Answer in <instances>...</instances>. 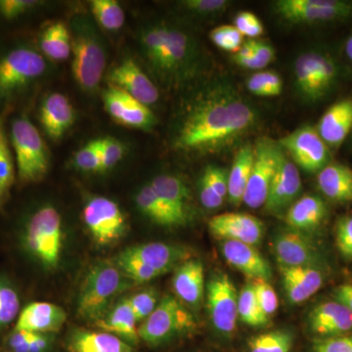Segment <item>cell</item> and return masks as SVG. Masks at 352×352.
Instances as JSON below:
<instances>
[{
  "mask_svg": "<svg viewBox=\"0 0 352 352\" xmlns=\"http://www.w3.org/2000/svg\"><path fill=\"white\" fill-rule=\"evenodd\" d=\"M258 124V112L227 80L206 83L183 102L171 129V147L184 154L229 149Z\"/></svg>",
  "mask_w": 352,
  "mask_h": 352,
  "instance_id": "1",
  "label": "cell"
},
{
  "mask_svg": "<svg viewBox=\"0 0 352 352\" xmlns=\"http://www.w3.org/2000/svg\"><path fill=\"white\" fill-rule=\"evenodd\" d=\"M139 54L154 80L168 89H179L204 71L205 55L186 28L166 19L150 20L138 28Z\"/></svg>",
  "mask_w": 352,
  "mask_h": 352,
  "instance_id": "2",
  "label": "cell"
},
{
  "mask_svg": "<svg viewBox=\"0 0 352 352\" xmlns=\"http://www.w3.org/2000/svg\"><path fill=\"white\" fill-rule=\"evenodd\" d=\"M72 41V72L78 87L94 94L107 67V44L98 25L87 14L78 13L69 25Z\"/></svg>",
  "mask_w": 352,
  "mask_h": 352,
  "instance_id": "3",
  "label": "cell"
},
{
  "mask_svg": "<svg viewBox=\"0 0 352 352\" xmlns=\"http://www.w3.org/2000/svg\"><path fill=\"white\" fill-rule=\"evenodd\" d=\"M46 58L30 44L19 43L0 53V105H7L43 78Z\"/></svg>",
  "mask_w": 352,
  "mask_h": 352,
  "instance_id": "4",
  "label": "cell"
},
{
  "mask_svg": "<svg viewBox=\"0 0 352 352\" xmlns=\"http://www.w3.org/2000/svg\"><path fill=\"white\" fill-rule=\"evenodd\" d=\"M8 138L19 182H41L50 168V151L38 127L27 116H17L11 120Z\"/></svg>",
  "mask_w": 352,
  "mask_h": 352,
  "instance_id": "5",
  "label": "cell"
},
{
  "mask_svg": "<svg viewBox=\"0 0 352 352\" xmlns=\"http://www.w3.org/2000/svg\"><path fill=\"white\" fill-rule=\"evenodd\" d=\"M25 249L46 270H54L61 261L64 247L63 219L54 206L45 204L25 220Z\"/></svg>",
  "mask_w": 352,
  "mask_h": 352,
  "instance_id": "6",
  "label": "cell"
},
{
  "mask_svg": "<svg viewBox=\"0 0 352 352\" xmlns=\"http://www.w3.org/2000/svg\"><path fill=\"white\" fill-rule=\"evenodd\" d=\"M131 280L113 263H99L87 273L78 300V314L85 320L97 322L107 314L118 295L131 288Z\"/></svg>",
  "mask_w": 352,
  "mask_h": 352,
  "instance_id": "7",
  "label": "cell"
},
{
  "mask_svg": "<svg viewBox=\"0 0 352 352\" xmlns=\"http://www.w3.org/2000/svg\"><path fill=\"white\" fill-rule=\"evenodd\" d=\"M294 76L296 90L303 100L316 103L333 91L339 82L340 69L327 53L310 50L296 58Z\"/></svg>",
  "mask_w": 352,
  "mask_h": 352,
  "instance_id": "8",
  "label": "cell"
},
{
  "mask_svg": "<svg viewBox=\"0 0 352 352\" xmlns=\"http://www.w3.org/2000/svg\"><path fill=\"white\" fill-rule=\"evenodd\" d=\"M197 323L193 314L173 296H164L156 309L138 328L139 339L151 346H159L193 331Z\"/></svg>",
  "mask_w": 352,
  "mask_h": 352,
  "instance_id": "9",
  "label": "cell"
},
{
  "mask_svg": "<svg viewBox=\"0 0 352 352\" xmlns=\"http://www.w3.org/2000/svg\"><path fill=\"white\" fill-rule=\"evenodd\" d=\"M273 9L292 24H324L352 17V2L346 0H277Z\"/></svg>",
  "mask_w": 352,
  "mask_h": 352,
  "instance_id": "10",
  "label": "cell"
},
{
  "mask_svg": "<svg viewBox=\"0 0 352 352\" xmlns=\"http://www.w3.org/2000/svg\"><path fill=\"white\" fill-rule=\"evenodd\" d=\"M82 217L97 244H113L126 233V215L116 201L106 197L94 196L88 199L83 207Z\"/></svg>",
  "mask_w": 352,
  "mask_h": 352,
  "instance_id": "11",
  "label": "cell"
},
{
  "mask_svg": "<svg viewBox=\"0 0 352 352\" xmlns=\"http://www.w3.org/2000/svg\"><path fill=\"white\" fill-rule=\"evenodd\" d=\"M292 161L307 173H319L330 164L329 147L316 129L305 126L285 136L278 143Z\"/></svg>",
  "mask_w": 352,
  "mask_h": 352,
  "instance_id": "12",
  "label": "cell"
},
{
  "mask_svg": "<svg viewBox=\"0 0 352 352\" xmlns=\"http://www.w3.org/2000/svg\"><path fill=\"white\" fill-rule=\"evenodd\" d=\"M254 147V166L243 203L249 208H259L264 206L267 199L271 182L276 171L280 145L268 138H263L256 141Z\"/></svg>",
  "mask_w": 352,
  "mask_h": 352,
  "instance_id": "13",
  "label": "cell"
},
{
  "mask_svg": "<svg viewBox=\"0 0 352 352\" xmlns=\"http://www.w3.org/2000/svg\"><path fill=\"white\" fill-rule=\"evenodd\" d=\"M238 296L228 275L219 273L208 283V310L212 325L219 332L229 335L238 320Z\"/></svg>",
  "mask_w": 352,
  "mask_h": 352,
  "instance_id": "14",
  "label": "cell"
},
{
  "mask_svg": "<svg viewBox=\"0 0 352 352\" xmlns=\"http://www.w3.org/2000/svg\"><path fill=\"white\" fill-rule=\"evenodd\" d=\"M102 99L106 112L122 126L150 131L156 124L157 119L151 109L119 87L109 85L104 89Z\"/></svg>",
  "mask_w": 352,
  "mask_h": 352,
  "instance_id": "15",
  "label": "cell"
},
{
  "mask_svg": "<svg viewBox=\"0 0 352 352\" xmlns=\"http://www.w3.org/2000/svg\"><path fill=\"white\" fill-rule=\"evenodd\" d=\"M302 191V179L296 164L280 146L276 171L271 182L264 208L272 214H281L296 201Z\"/></svg>",
  "mask_w": 352,
  "mask_h": 352,
  "instance_id": "16",
  "label": "cell"
},
{
  "mask_svg": "<svg viewBox=\"0 0 352 352\" xmlns=\"http://www.w3.org/2000/svg\"><path fill=\"white\" fill-rule=\"evenodd\" d=\"M109 85L120 88L144 105L156 104L159 89L147 74L131 58H124L108 72Z\"/></svg>",
  "mask_w": 352,
  "mask_h": 352,
  "instance_id": "17",
  "label": "cell"
},
{
  "mask_svg": "<svg viewBox=\"0 0 352 352\" xmlns=\"http://www.w3.org/2000/svg\"><path fill=\"white\" fill-rule=\"evenodd\" d=\"M208 229L214 238L223 241H237L256 245L263 237V223L261 219L245 212H226L212 217Z\"/></svg>",
  "mask_w": 352,
  "mask_h": 352,
  "instance_id": "18",
  "label": "cell"
},
{
  "mask_svg": "<svg viewBox=\"0 0 352 352\" xmlns=\"http://www.w3.org/2000/svg\"><path fill=\"white\" fill-rule=\"evenodd\" d=\"M273 248L280 265L319 268L323 265L320 252L302 232L289 229L278 234Z\"/></svg>",
  "mask_w": 352,
  "mask_h": 352,
  "instance_id": "19",
  "label": "cell"
},
{
  "mask_svg": "<svg viewBox=\"0 0 352 352\" xmlns=\"http://www.w3.org/2000/svg\"><path fill=\"white\" fill-rule=\"evenodd\" d=\"M122 252L157 270L161 275L176 270L192 256L187 248L157 242L133 245Z\"/></svg>",
  "mask_w": 352,
  "mask_h": 352,
  "instance_id": "20",
  "label": "cell"
},
{
  "mask_svg": "<svg viewBox=\"0 0 352 352\" xmlns=\"http://www.w3.org/2000/svg\"><path fill=\"white\" fill-rule=\"evenodd\" d=\"M38 120L48 138L58 141L64 138L75 122V109L64 94L53 92L46 95L41 101Z\"/></svg>",
  "mask_w": 352,
  "mask_h": 352,
  "instance_id": "21",
  "label": "cell"
},
{
  "mask_svg": "<svg viewBox=\"0 0 352 352\" xmlns=\"http://www.w3.org/2000/svg\"><path fill=\"white\" fill-rule=\"evenodd\" d=\"M308 324L310 330L323 339L347 335L352 332V314L342 303L330 300L311 310Z\"/></svg>",
  "mask_w": 352,
  "mask_h": 352,
  "instance_id": "22",
  "label": "cell"
},
{
  "mask_svg": "<svg viewBox=\"0 0 352 352\" xmlns=\"http://www.w3.org/2000/svg\"><path fill=\"white\" fill-rule=\"evenodd\" d=\"M222 254L227 263L252 281L258 279L270 281L272 276L270 264L254 245L237 241H223Z\"/></svg>",
  "mask_w": 352,
  "mask_h": 352,
  "instance_id": "23",
  "label": "cell"
},
{
  "mask_svg": "<svg viewBox=\"0 0 352 352\" xmlns=\"http://www.w3.org/2000/svg\"><path fill=\"white\" fill-rule=\"evenodd\" d=\"M285 294L289 302L298 305L311 298L323 287L325 274L322 268L280 265Z\"/></svg>",
  "mask_w": 352,
  "mask_h": 352,
  "instance_id": "24",
  "label": "cell"
},
{
  "mask_svg": "<svg viewBox=\"0 0 352 352\" xmlns=\"http://www.w3.org/2000/svg\"><path fill=\"white\" fill-rule=\"evenodd\" d=\"M150 185L157 196L173 210L185 226L193 219V199L191 191L182 178L168 173L155 176Z\"/></svg>",
  "mask_w": 352,
  "mask_h": 352,
  "instance_id": "25",
  "label": "cell"
},
{
  "mask_svg": "<svg viewBox=\"0 0 352 352\" xmlns=\"http://www.w3.org/2000/svg\"><path fill=\"white\" fill-rule=\"evenodd\" d=\"M66 320L67 314L63 308L54 303L32 302L20 312L14 330L54 333L63 327Z\"/></svg>",
  "mask_w": 352,
  "mask_h": 352,
  "instance_id": "26",
  "label": "cell"
},
{
  "mask_svg": "<svg viewBox=\"0 0 352 352\" xmlns=\"http://www.w3.org/2000/svg\"><path fill=\"white\" fill-rule=\"evenodd\" d=\"M352 129V99L333 104L319 120L316 131L329 148L339 147Z\"/></svg>",
  "mask_w": 352,
  "mask_h": 352,
  "instance_id": "27",
  "label": "cell"
},
{
  "mask_svg": "<svg viewBox=\"0 0 352 352\" xmlns=\"http://www.w3.org/2000/svg\"><path fill=\"white\" fill-rule=\"evenodd\" d=\"M327 212V206L320 197L307 195L296 200L288 208L285 220L292 230L311 232L321 226Z\"/></svg>",
  "mask_w": 352,
  "mask_h": 352,
  "instance_id": "28",
  "label": "cell"
},
{
  "mask_svg": "<svg viewBox=\"0 0 352 352\" xmlns=\"http://www.w3.org/2000/svg\"><path fill=\"white\" fill-rule=\"evenodd\" d=\"M173 285L176 296L182 302L192 307L200 305L205 289L203 263L191 258L180 264L175 270Z\"/></svg>",
  "mask_w": 352,
  "mask_h": 352,
  "instance_id": "29",
  "label": "cell"
},
{
  "mask_svg": "<svg viewBox=\"0 0 352 352\" xmlns=\"http://www.w3.org/2000/svg\"><path fill=\"white\" fill-rule=\"evenodd\" d=\"M324 196L339 204L352 203V170L342 164H329L317 175Z\"/></svg>",
  "mask_w": 352,
  "mask_h": 352,
  "instance_id": "30",
  "label": "cell"
},
{
  "mask_svg": "<svg viewBox=\"0 0 352 352\" xmlns=\"http://www.w3.org/2000/svg\"><path fill=\"white\" fill-rule=\"evenodd\" d=\"M104 332L113 333L129 344L138 342V322L129 303V298H122L100 320L95 322Z\"/></svg>",
  "mask_w": 352,
  "mask_h": 352,
  "instance_id": "31",
  "label": "cell"
},
{
  "mask_svg": "<svg viewBox=\"0 0 352 352\" xmlns=\"http://www.w3.org/2000/svg\"><path fill=\"white\" fill-rule=\"evenodd\" d=\"M254 147L252 144L241 146L234 157L232 166L228 170V198L234 206L243 203L245 189L254 166Z\"/></svg>",
  "mask_w": 352,
  "mask_h": 352,
  "instance_id": "32",
  "label": "cell"
},
{
  "mask_svg": "<svg viewBox=\"0 0 352 352\" xmlns=\"http://www.w3.org/2000/svg\"><path fill=\"white\" fill-rule=\"evenodd\" d=\"M69 346L76 352H134L131 344L104 331L76 330L72 333Z\"/></svg>",
  "mask_w": 352,
  "mask_h": 352,
  "instance_id": "33",
  "label": "cell"
},
{
  "mask_svg": "<svg viewBox=\"0 0 352 352\" xmlns=\"http://www.w3.org/2000/svg\"><path fill=\"white\" fill-rule=\"evenodd\" d=\"M135 204L141 214L157 226L166 228L185 226L182 220L157 196L150 183L136 193Z\"/></svg>",
  "mask_w": 352,
  "mask_h": 352,
  "instance_id": "34",
  "label": "cell"
},
{
  "mask_svg": "<svg viewBox=\"0 0 352 352\" xmlns=\"http://www.w3.org/2000/svg\"><path fill=\"white\" fill-rule=\"evenodd\" d=\"M199 196L208 210L221 207L228 197V170L215 164L208 166L199 183Z\"/></svg>",
  "mask_w": 352,
  "mask_h": 352,
  "instance_id": "35",
  "label": "cell"
},
{
  "mask_svg": "<svg viewBox=\"0 0 352 352\" xmlns=\"http://www.w3.org/2000/svg\"><path fill=\"white\" fill-rule=\"evenodd\" d=\"M39 51L52 61H66L72 55L71 34L68 25L61 21L44 28L39 34Z\"/></svg>",
  "mask_w": 352,
  "mask_h": 352,
  "instance_id": "36",
  "label": "cell"
},
{
  "mask_svg": "<svg viewBox=\"0 0 352 352\" xmlns=\"http://www.w3.org/2000/svg\"><path fill=\"white\" fill-rule=\"evenodd\" d=\"M16 166L3 116L0 115V208L15 182Z\"/></svg>",
  "mask_w": 352,
  "mask_h": 352,
  "instance_id": "37",
  "label": "cell"
},
{
  "mask_svg": "<svg viewBox=\"0 0 352 352\" xmlns=\"http://www.w3.org/2000/svg\"><path fill=\"white\" fill-rule=\"evenodd\" d=\"M90 10L99 28L107 32H118L126 22V14L116 0H91Z\"/></svg>",
  "mask_w": 352,
  "mask_h": 352,
  "instance_id": "38",
  "label": "cell"
},
{
  "mask_svg": "<svg viewBox=\"0 0 352 352\" xmlns=\"http://www.w3.org/2000/svg\"><path fill=\"white\" fill-rule=\"evenodd\" d=\"M238 318L251 327H263L270 323V317L259 307L252 283L245 285L238 296Z\"/></svg>",
  "mask_w": 352,
  "mask_h": 352,
  "instance_id": "39",
  "label": "cell"
},
{
  "mask_svg": "<svg viewBox=\"0 0 352 352\" xmlns=\"http://www.w3.org/2000/svg\"><path fill=\"white\" fill-rule=\"evenodd\" d=\"M52 342L50 333L14 330L7 340V346L12 352H47Z\"/></svg>",
  "mask_w": 352,
  "mask_h": 352,
  "instance_id": "40",
  "label": "cell"
},
{
  "mask_svg": "<svg viewBox=\"0 0 352 352\" xmlns=\"http://www.w3.org/2000/svg\"><path fill=\"white\" fill-rule=\"evenodd\" d=\"M293 344L294 336L289 331H273L252 338L249 352H289Z\"/></svg>",
  "mask_w": 352,
  "mask_h": 352,
  "instance_id": "41",
  "label": "cell"
},
{
  "mask_svg": "<svg viewBox=\"0 0 352 352\" xmlns=\"http://www.w3.org/2000/svg\"><path fill=\"white\" fill-rule=\"evenodd\" d=\"M113 263L134 283H148V282L156 279L157 277L161 276L157 270L141 263L138 259L127 256L124 252H120L113 258Z\"/></svg>",
  "mask_w": 352,
  "mask_h": 352,
  "instance_id": "42",
  "label": "cell"
},
{
  "mask_svg": "<svg viewBox=\"0 0 352 352\" xmlns=\"http://www.w3.org/2000/svg\"><path fill=\"white\" fill-rule=\"evenodd\" d=\"M247 88L256 96H279L283 91V80L276 72H258L248 78Z\"/></svg>",
  "mask_w": 352,
  "mask_h": 352,
  "instance_id": "43",
  "label": "cell"
},
{
  "mask_svg": "<svg viewBox=\"0 0 352 352\" xmlns=\"http://www.w3.org/2000/svg\"><path fill=\"white\" fill-rule=\"evenodd\" d=\"M20 314V298L12 284L0 278V329L12 323Z\"/></svg>",
  "mask_w": 352,
  "mask_h": 352,
  "instance_id": "44",
  "label": "cell"
},
{
  "mask_svg": "<svg viewBox=\"0 0 352 352\" xmlns=\"http://www.w3.org/2000/svg\"><path fill=\"white\" fill-rule=\"evenodd\" d=\"M230 3L227 0H183L178 6L193 17L208 18L223 13Z\"/></svg>",
  "mask_w": 352,
  "mask_h": 352,
  "instance_id": "45",
  "label": "cell"
},
{
  "mask_svg": "<svg viewBox=\"0 0 352 352\" xmlns=\"http://www.w3.org/2000/svg\"><path fill=\"white\" fill-rule=\"evenodd\" d=\"M101 160V173L115 168L126 155V146L112 136L97 138Z\"/></svg>",
  "mask_w": 352,
  "mask_h": 352,
  "instance_id": "46",
  "label": "cell"
},
{
  "mask_svg": "<svg viewBox=\"0 0 352 352\" xmlns=\"http://www.w3.org/2000/svg\"><path fill=\"white\" fill-rule=\"evenodd\" d=\"M210 41L220 50L236 53L244 43V36L232 25H222L210 34Z\"/></svg>",
  "mask_w": 352,
  "mask_h": 352,
  "instance_id": "47",
  "label": "cell"
},
{
  "mask_svg": "<svg viewBox=\"0 0 352 352\" xmlns=\"http://www.w3.org/2000/svg\"><path fill=\"white\" fill-rule=\"evenodd\" d=\"M73 164L83 173H101V160L97 139L90 141L74 155Z\"/></svg>",
  "mask_w": 352,
  "mask_h": 352,
  "instance_id": "48",
  "label": "cell"
},
{
  "mask_svg": "<svg viewBox=\"0 0 352 352\" xmlns=\"http://www.w3.org/2000/svg\"><path fill=\"white\" fill-rule=\"evenodd\" d=\"M43 1L38 0H0V18L15 21L29 15L43 6Z\"/></svg>",
  "mask_w": 352,
  "mask_h": 352,
  "instance_id": "49",
  "label": "cell"
},
{
  "mask_svg": "<svg viewBox=\"0 0 352 352\" xmlns=\"http://www.w3.org/2000/svg\"><path fill=\"white\" fill-rule=\"evenodd\" d=\"M129 303L138 323L145 321L157 305V293L154 289H144L129 298Z\"/></svg>",
  "mask_w": 352,
  "mask_h": 352,
  "instance_id": "50",
  "label": "cell"
},
{
  "mask_svg": "<svg viewBox=\"0 0 352 352\" xmlns=\"http://www.w3.org/2000/svg\"><path fill=\"white\" fill-rule=\"evenodd\" d=\"M252 285L259 307L266 316L270 317L277 311L279 305L276 292L265 280H254Z\"/></svg>",
  "mask_w": 352,
  "mask_h": 352,
  "instance_id": "51",
  "label": "cell"
},
{
  "mask_svg": "<svg viewBox=\"0 0 352 352\" xmlns=\"http://www.w3.org/2000/svg\"><path fill=\"white\" fill-rule=\"evenodd\" d=\"M275 60V50L270 43L256 39L254 56L244 61L238 62V66L247 69H263Z\"/></svg>",
  "mask_w": 352,
  "mask_h": 352,
  "instance_id": "52",
  "label": "cell"
},
{
  "mask_svg": "<svg viewBox=\"0 0 352 352\" xmlns=\"http://www.w3.org/2000/svg\"><path fill=\"white\" fill-rule=\"evenodd\" d=\"M234 27L244 36L254 39L258 38L264 32L261 21L250 11H241L234 19Z\"/></svg>",
  "mask_w": 352,
  "mask_h": 352,
  "instance_id": "53",
  "label": "cell"
},
{
  "mask_svg": "<svg viewBox=\"0 0 352 352\" xmlns=\"http://www.w3.org/2000/svg\"><path fill=\"white\" fill-rule=\"evenodd\" d=\"M336 244L342 256L352 261V215L342 217L338 221Z\"/></svg>",
  "mask_w": 352,
  "mask_h": 352,
  "instance_id": "54",
  "label": "cell"
},
{
  "mask_svg": "<svg viewBox=\"0 0 352 352\" xmlns=\"http://www.w3.org/2000/svg\"><path fill=\"white\" fill-rule=\"evenodd\" d=\"M311 352H352V333L318 340Z\"/></svg>",
  "mask_w": 352,
  "mask_h": 352,
  "instance_id": "55",
  "label": "cell"
},
{
  "mask_svg": "<svg viewBox=\"0 0 352 352\" xmlns=\"http://www.w3.org/2000/svg\"><path fill=\"white\" fill-rule=\"evenodd\" d=\"M333 298L352 314V285L342 284L338 286L333 291Z\"/></svg>",
  "mask_w": 352,
  "mask_h": 352,
  "instance_id": "56",
  "label": "cell"
},
{
  "mask_svg": "<svg viewBox=\"0 0 352 352\" xmlns=\"http://www.w3.org/2000/svg\"><path fill=\"white\" fill-rule=\"evenodd\" d=\"M346 54L352 64V34L349 36L346 43Z\"/></svg>",
  "mask_w": 352,
  "mask_h": 352,
  "instance_id": "57",
  "label": "cell"
}]
</instances>
